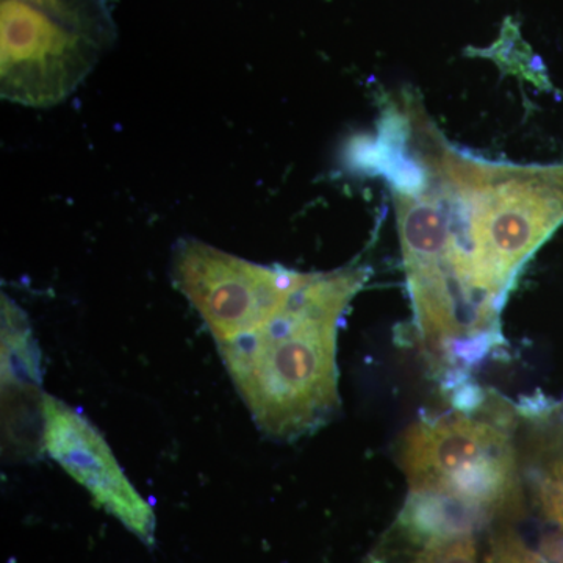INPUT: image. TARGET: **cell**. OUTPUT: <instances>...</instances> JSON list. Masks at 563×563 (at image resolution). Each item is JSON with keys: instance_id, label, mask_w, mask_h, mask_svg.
<instances>
[{"instance_id": "3957f363", "label": "cell", "mask_w": 563, "mask_h": 563, "mask_svg": "<svg viewBox=\"0 0 563 563\" xmlns=\"http://www.w3.org/2000/svg\"><path fill=\"white\" fill-rule=\"evenodd\" d=\"M520 412L472 383L453 390V409L422 415L399 439L396 457L410 493L439 496L495 523L523 504L517 429Z\"/></svg>"}, {"instance_id": "9c48e42d", "label": "cell", "mask_w": 563, "mask_h": 563, "mask_svg": "<svg viewBox=\"0 0 563 563\" xmlns=\"http://www.w3.org/2000/svg\"><path fill=\"white\" fill-rule=\"evenodd\" d=\"M492 563H547L512 529H501L492 539Z\"/></svg>"}, {"instance_id": "52a82bcc", "label": "cell", "mask_w": 563, "mask_h": 563, "mask_svg": "<svg viewBox=\"0 0 563 563\" xmlns=\"http://www.w3.org/2000/svg\"><path fill=\"white\" fill-rule=\"evenodd\" d=\"M481 515L439 496L409 493L401 512L362 563H492Z\"/></svg>"}, {"instance_id": "ba28073f", "label": "cell", "mask_w": 563, "mask_h": 563, "mask_svg": "<svg viewBox=\"0 0 563 563\" xmlns=\"http://www.w3.org/2000/svg\"><path fill=\"white\" fill-rule=\"evenodd\" d=\"M529 426L526 473L539 512L563 531V401L518 406Z\"/></svg>"}, {"instance_id": "7a4b0ae2", "label": "cell", "mask_w": 563, "mask_h": 563, "mask_svg": "<svg viewBox=\"0 0 563 563\" xmlns=\"http://www.w3.org/2000/svg\"><path fill=\"white\" fill-rule=\"evenodd\" d=\"M368 276L358 265L307 273L279 312L218 344L233 385L268 439L292 442L339 412L336 336Z\"/></svg>"}, {"instance_id": "277c9868", "label": "cell", "mask_w": 563, "mask_h": 563, "mask_svg": "<svg viewBox=\"0 0 563 563\" xmlns=\"http://www.w3.org/2000/svg\"><path fill=\"white\" fill-rule=\"evenodd\" d=\"M306 274L247 262L199 240L181 239L173 247L174 285L201 314L218 344L268 321Z\"/></svg>"}, {"instance_id": "30bf717a", "label": "cell", "mask_w": 563, "mask_h": 563, "mask_svg": "<svg viewBox=\"0 0 563 563\" xmlns=\"http://www.w3.org/2000/svg\"><path fill=\"white\" fill-rule=\"evenodd\" d=\"M563 532V531H562ZM562 562H563V544H562Z\"/></svg>"}, {"instance_id": "5b68a950", "label": "cell", "mask_w": 563, "mask_h": 563, "mask_svg": "<svg viewBox=\"0 0 563 563\" xmlns=\"http://www.w3.org/2000/svg\"><path fill=\"white\" fill-rule=\"evenodd\" d=\"M0 46L3 99L27 107L65 101L95 62L79 33L25 0H2Z\"/></svg>"}, {"instance_id": "6da1fadb", "label": "cell", "mask_w": 563, "mask_h": 563, "mask_svg": "<svg viewBox=\"0 0 563 563\" xmlns=\"http://www.w3.org/2000/svg\"><path fill=\"white\" fill-rule=\"evenodd\" d=\"M354 161L395 196L421 351L443 380L468 376L501 342L499 317L521 269L563 224V163L459 150L407 91L385 101Z\"/></svg>"}, {"instance_id": "8992f818", "label": "cell", "mask_w": 563, "mask_h": 563, "mask_svg": "<svg viewBox=\"0 0 563 563\" xmlns=\"http://www.w3.org/2000/svg\"><path fill=\"white\" fill-rule=\"evenodd\" d=\"M44 451L141 542L155 543V514L136 492L102 433L76 409L46 395Z\"/></svg>"}]
</instances>
